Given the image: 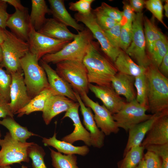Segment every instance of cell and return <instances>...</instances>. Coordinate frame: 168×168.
Masks as SVG:
<instances>
[{"label":"cell","mask_w":168,"mask_h":168,"mask_svg":"<svg viewBox=\"0 0 168 168\" xmlns=\"http://www.w3.org/2000/svg\"><path fill=\"white\" fill-rule=\"evenodd\" d=\"M132 37V23L126 22L122 25L120 37L119 48L125 51L130 45Z\"/></svg>","instance_id":"37"},{"label":"cell","mask_w":168,"mask_h":168,"mask_svg":"<svg viewBox=\"0 0 168 168\" xmlns=\"http://www.w3.org/2000/svg\"><path fill=\"white\" fill-rule=\"evenodd\" d=\"M144 148L147 151L153 152L162 160L161 168H168V143L150 145Z\"/></svg>","instance_id":"39"},{"label":"cell","mask_w":168,"mask_h":168,"mask_svg":"<svg viewBox=\"0 0 168 168\" xmlns=\"http://www.w3.org/2000/svg\"><path fill=\"white\" fill-rule=\"evenodd\" d=\"M94 0H79L69 4V9L82 15L89 14L92 12L91 5Z\"/></svg>","instance_id":"42"},{"label":"cell","mask_w":168,"mask_h":168,"mask_svg":"<svg viewBox=\"0 0 168 168\" xmlns=\"http://www.w3.org/2000/svg\"><path fill=\"white\" fill-rule=\"evenodd\" d=\"M89 89L102 101L112 114L119 111L126 103L115 92L111 85L101 86L89 83Z\"/></svg>","instance_id":"16"},{"label":"cell","mask_w":168,"mask_h":168,"mask_svg":"<svg viewBox=\"0 0 168 168\" xmlns=\"http://www.w3.org/2000/svg\"><path fill=\"white\" fill-rule=\"evenodd\" d=\"M56 71L79 95L89 91L87 72L82 61L66 60L56 64Z\"/></svg>","instance_id":"6"},{"label":"cell","mask_w":168,"mask_h":168,"mask_svg":"<svg viewBox=\"0 0 168 168\" xmlns=\"http://www.w3.org/2000/svg\"><path fill=\"white\" fill-rule=\"evenodd\" d=\"M34 143L19 141L7 132L3 139L0 138V166L29 162L28 149Z\"/></svg>","instance_id":"7"},{"label":"cell","mask_w":168,"mask_h":168,"mask_svg":"<svg viewBox=\"0 0 168 168\" xmlns=\"http://www.w3.org/2000/svg\"><path fill=\"white\" fill-rule=\"evenodd\" d=\"M12 82L10 74L0 65V100L2 103L10 102V89Z\"/></svg>","instance_id":"35"},{"label":"cell","mask_w":168,"mask_h":168,"mask_svg":"<svg viewBox=\"0 0 168 168\" xmlns=\"http://www.w3.org/2000/svg\"><path fill=\"white\" fill-rule=\"evenodd\" d=\"M98 43L93 40L91 42L82 62L86 68L90 83L110 85L118 71L112 62L100 51Z\"/></svg>","instance_id":"1"},{"label":"cell","mask_w":168,"mask_h":168,"mask_svg":"<svg viewBox=\"0 0 168 168\" xmlns=\"http://www.w3.org/2000/svg\"><path fill=\"white\" fill-rule=\"evenodd\" d=\"M145 2L143 0H130L129 1V4L134 12L140 13L142 12L145 5Z\"/></svg>","instance_id":"47"},{"label":"cell","mask_w":168,"mask_h":168,"mask_svg":"<svg viewBox=\"0 0 168 168\" xmlns=\"http://www.w3.org/2000/svg\"><path fill=\"white\" fill-rule=\"evenodd\" d=\"M148 107L140 104L134 99L126 103L116 113L112 114L114 120L118 127L128 132L135 125L150 119L152 114H147Z\"/></svg>","instance_id":"9"},{"label":"cell","mask_w":168,"mask_h":168,"mask_svg":"<svg viewBox=\"0 0 168 168\" xmlns=\"http://www.w3.org/2000/svg\"><path fill=\"white\" fill-rule=\"evenodd\" d=\"M92 12L97 23L104 31L110 29L119 23L98 11L96 8L92 10Z\"/></svg>","instance_id":"40"},{"label":"cell","mask_w":168,"mask_h":168,"mask_svg":"<svg viewBox=\"0 0 168 168\" xmlns=\"http://www.w3.org/2000/svg\"><path fill=\"white\" fill-rule=\"evenodd\" d=\"M145 148L140 145L132 148L118 163L119 168H136L143 158Z\"/></svg>","instance_id":"31"},{"label":"cell","mask_w":168,"mask_h":168,"mask_svg":"<svg viewBox=\"0 0 168 168\" xmlns=\"http://www.w3.org/2000/svg\"><path fill=\"white\" fill-rule=\"evenodd\" d=\"M80 95L85 105L94 112V118L96 124L105 135L119 132V128L112 114L104 105L93 101L86 93Z\"/></svg>","instance_id":"12"},{"label":"cell","mask_w":168,"mask_h":168,"mask_svg":"<svg viewBox=\"0 0 168 168\" xmlns=\"http://www.w3.org/2000/svg\"><path fill=\"white\" fill-rule=\"evenodd\" d=\"M38 31L48 37L63 41H71L76 35L71 32L67 26L54 18L46 19Z\"/></svg>","instance_id":"22"},{"label":"cell","mask_w":168,"mask_h":168,"mask_svg":"<svg viewBox=\"0 0 168 168\" xmlns=\"http://www.w3.org/2000/svg\"><path fill=\"white\" fill-rule=\"evenodd\" d=\"M168 113V111L152 114L148 119L139 123L129 129L127 142L123 152V156L132 147L140 146L153 123L159 117Z\"/></svg>","instance_id":"21"},{"label":"cell","mask_w":168,"mask_h":168,"mask_svg":"<svg viewBox=\"0 0 168 168\" xmlns=\"http://www.w3.org/2000/svg\"><path fill=\"white\" fill-rule=\"evenodd\" d=\"M36 56L28 52L20 60L21 68L28 94L31 99L49 86L46 73Z\"/></svg>","instance_id":"4"},{"label":"cell","mask_w":168,"mask_h":168,"mask_svg":"<svg viewBox=\"0 0 168 168\" xmlns=\"http://www.w3.org/2000/svg\"><path fill=\"white\" fill-rule=\"evenodd\" d=\"M123 3V19L121 21V23L122 25L126 22L132 23L136 17V14L132 9L129 3L124 1Z\"/></svg>","instance_id":"45"},{"label":"cell","mask_w":168,"mask_h":168,"mask_svg":"<svg viewBox=\"0 0 168 168\" xmlns=\"http://www.w3.org/2000/svg\"><path fill=\"white\" fill-rule=\"evenodd\" d=\"M96 9L118 22L122 20V12L117 8L111 6L105 2H102L100 6Z\"/></svg>","instance_id":"41"},{"label":"cell","mask_w":168,"mask_h":168,"mask_svg":"<svg viewBox=\"0 0 168 168\" xmlns=\"http://www.w3.org/2000/svg\"><path fill=\"white\" fill-rule=\"evenodd\" d=\"M28 8L21 10H15L7 21L6 26L12 33L19 38L28 42L30 24Z\"/></svg>","instance_id":"20"},{"label":"cell","mask_w":168,"mask_h":168,"mask_svg":"<svg viewBox=\"0 0 168 168\" xmlns=\"http://www.w3.org/2000/svg\"><path fill=\"white\" fill-rule=\"evenodd\" d=\"M21 167V168H28V167L27 166H25V165L22 166Z\"/></svg>","instance_id":"56"},{"label":"cell","mask_w":168,"mask_h":168,"mask_svg":"<svg viewBox=\"0 0 168 168\" xmlns=\"http://www.w3.org/2000/svg\"><path fill=\"white\" fill-rule=\"evenodd\" d=\"M12 82L10 89V102L8 103L13 114L26 105L31 100L27 92L22 70L10 73Z\"/></svg>","instance_id":"13"},{"label":"cell","mask_w":168,"mask_h":168,"mask_svg":"<svg viewBox=\"0 0 168 168\" xmlns=\"http://www.w3.org/2000/svg\"><path fill=\"white\" fill-rule=\"evenodd\" d=\"M7 3L13 6L15 10H21L25 9L26 7L22 5L20 0H2Z\"/></svg>","instance_id":"50"},{"label":"cell","mask_w":168,"mask_h":168,"mask_svg":"<svg viewBox=\"0 0 168 168\" xmlns=\"http://www.w3.org/2000/svg\"><path fill=\"white\" fill-rule=\"evenodd\" d=\"M93 39L91 31L87 28H85L78 32L73 40L59 51L46 54L41 59L47 63L55 64L66 60L82 61Z\"/></svg>","instance_id":"3"},{"label":"cell","mask_w":168,"mask_h":168,"mask_svg":"<svg viewBox=\"0 0 168 168\" xmlns=\"http://www.w3.org/2000/svg\"><path fill=\"white\" fill-rule=\"evenodd\" d=\"M57 133L54 132L52 137L43 138L42 142L45 146H50L55 148L58 152L65 155L78 154L85 156L89 152L88 146L84 145L76 146L68 142L58 140Z\"/></svg>","instance_id":"25"},{"label":"cell","mask_w":168,"mask_h":168,"mask_svg":"<svg viewBox=\"0 0 168 168\" xmlns=\"http://www.w3.org/2000/svg\"><path fill=\"white\" fill-rule=\"evenodd\" d=\"M136 168H146L145 161L143 159L141 160Z\"/></svg>","instance_id":"53"},{"label":"cell","mask_w":168,"mask_h":168,"mask_svg":"<svg viewBox=\"0 0 168 168\" xmlns=\"http://www.w3.org/2000/svg\"><path fill=\"white\" fill-rule=\"evenodd\" d=\"M168 52V41L165 37L154 43L151 52L148 55L151 63L158 68L163 57Z\"/></svg>","instance_id":"33"},{"label":"cell","mask_w":168,"mask_h":168,"mask_svg":"<svg viewBox=\"0 0 168 168\" xmlns=\"http://www.w3.org/2000/svg\"><path fill=\"white\" fill-rule=\"evenodd\" d=\"M0 168H12L10 165H6L4 166H0Z\"/></svg>","instance_id":"55"},{"label":"cell","mask_w":168,"mask_h":168,"mask_svg":"<svg viewBox=\"0 0 168 168\" xmlns=\"http://www.w3.org/2000/svg\"><path fill=\"white\" fill-rule=\"evenodd\" d=\"M75 102L67 97L60 95H53L49 97L45 102L42 111V117L45 124H49L54 118L67 111Z\"/></svg>","instance_id":"19"},{"label":"cell","mask_w":168,"mask_h":168,"mask_svg":"<svg viewBox=\"0 0 168 168\" xmlns=\"http://www.w3.org/2000/svg\"><path fill=\"white\" fill-rule=\"evenodd\" d=\"M134 80V77L118 72L112 78L111 85L119 95L124 96L127 102H129L136 99Z\"/></svg>","instance_id":"24"},{"label":"cell","mask_w":168,"mask_h":168,"mask_svg":"<svg viewBox=\"0 0 168 168\" xmlns=\"http://www.w3.org/2000/svg\"><path fill=\"white\" fill-rule=\"evenodd\" d=\"M52 164L54 168H79L75 154H63L49 148Z\"/></svg>","instance_id":"32"},{"label":"cell","mask_w":168,"mask_h":168,"mask_svg":"<svg viewBox=\"0 0 168 168\" xmlns=\"http://www.w3.org/2000/svg\"><path fill=\"white\" fill-rule=\"evenodd\" d=\"M74 91L77 102L80 105L84 125L90 134L91 145L95 147L101 148L104 145L105 135L97 126L91 109L86 107L79 94Z\"/></svg>","instance_id":"15"},{"label":"cell","mask_w":168,"mask_h":168,"mask_svg":"<svg viewBox=\"0 0 168 168\" xmlns=\"http://www.w3.org/2000/svg\"><path fill=\"white\" fill-rule=\"evenodd\" d=\"M28 154L33 168H47L44 159L46 153L41 147L34 143L29 147Z\"/></svg>","instance_id":"36"},{"label":"cell","mask_w":168,"mask_h":168,"mask_svg":"<svg viewBox=\"0 0 168 168\" xmlns=\"http://www.w3.org/2000/svg\"><path fill=\"white\" fill-rule=\"evenodd\" d=\"M7 3L2 0L0 2V28L6 30V23L10 14L7 12Z\"/></svg>","instance_id":"46"},{"label":"cell","mask_w":168,"mask_h":168,"mask_svg":"<svg viewBox=\"0 0 168 168\" xmlns=\"http://www.w3.org/2000/svg\"><path fill=\"white\" fill-rule=\"evenodd\" d=\"M168 143V113L159 117L147 131L141 146L144 148L151 145Z\"/></svg>","instance_id":"17"},{"label":"cell","mask_w":168,"mask_h":168,"mask_svg":"<svg viewBox=\"0 0 168 168\" xmlns=\"http://www.w3.org/2000/svg\"><path fill=\"white\" fill-rule=\"evenodd\" d=\"M2 1V0H0V2H1Z\"/></svg>","instance_id":"59"},{"label":"cell","mask_w":168,"mask_h":168,"mask_svg":"<svg viewBox=\"0 0 168 168\" xmlns=\"http://www.w3.org/2000/svg\"><path fill=\"white\" fill-rule=\"evenodd\" d=\"M40 62L46 73L49 86L56 95L65 96L74 102H77L75 91L71 86L59 76L48 63L41 59H40Z\"/></svg>","instance_id":"18"},{"label":"cell","mask_w":168,"mask_h":168,"mask_svg":"<svg viewBox=\"0 0 168 168\" xmlns=\"http://www.w3.org/2000/svg\"><path fill=\"white\" fill-rule=\"evenodd\" d=\"M31 10L29 15L31 26L36 31L39 30L44 23L45 15L50 14V10L44 0H31Z\"/></svg>","instance_id":"28"},{"label":"cell","mask_w":168,"mask_h":168,"mask_svg":"<svg viewBox=\"0 0 168 168\" xmlns=\"http://www.w3.org/2000/svg\"><path fill=\"white\" fill-rule=\"evenodd\" d=\"M1 136H2V135H1V131H0V138H1Z\"/></svg>","instance_id":"57"},{"label":"cell","mask_w":168,"mask_h":168,"mask_svg":"<svg viewBox=\"0 0 168 168\" xmlns=\"http://www.w3.org/2000/svg\"><path fill=\"white\" fill-rule=\"evenodd\" d=\"M6 36L1 44L2 59L0 64L10 74L22 70L21 59L29 52V44L16 36L11 32L6 30Z\"/></svg>","instance_id":"5"},{"label":"cell","mask_w":168,"mask_h":168,"mask_svg":"<svg viewBox=\"0 0 168 168\" xmlns=\"http://www.w3.org/2000/svg\"><path fill=\"white\" fill-rule=\"evenodd\" d=\"M8 103L0 104V118H4L7 116L13 118L14 114L12 112Z\"/></svg>","instance_id":"48"},{"label":"cell","mask_w":168,"mask_h":168,"mask_svg":"<svg viewBox=\"0 0 168 168\" xmlns=\"http://www.w3.org/2000/svg\"><path fill=\"white\" fill-rule=\"evenodd\" d=\"M114 63L118 72L134 77L145 73L147 69L135 63L125 51L122 50Z\"/></svg>","instance_id":"26"},{"label":"cell","mask_w":168,"mask_h":168,"mask_svg":"<svg viewBox=\"0 0 168 168\" xmlns=\"http://www.w3.org/2000/svg\"><path fill=\"white\" fill-rule=\"evenodd\" d=\"M6 30H4L0 28V44L3 42L6 37Z\"/></svg>","instance_id":"51"},{"label":"cell","mask_w":168,"mask_h":168,"mask_svg":"<svg viewBox=\"0 0 168 168\" xmlns=\"http://www.w3.org/2000/svg\"><path fill=\"white\" fill-rule=\"evenodd\" d=\"M148 110L152 114L168 111V79L151 63L145 73Z\"/></svg>","instance_id":"2"},{"label":"cell","mask_w":168,"mask_h":168,"mask_svg":"<svg viewBox=\"0 0 168 168\" xmlns=\"http://www.w3.org/2000/svg\"><path fill=\"white\" fill-rule=\"evenodd\" d=\"M122 25L121 22H119L112 28L105 31L111 44L118 49H120L119 44Z\"/></svg>","instance_id":"43"},{"label":"cell","mask_w":168,"mask_h":168,"mask_svg":"<svg viewBox=\"0 0 168 168\" xmlns=\"http://www.w3.org/2000/svg\"><path fill=\"white\" fill-rule=\"evenodd\" d=\"M154 21V16L151 19L146 16L143 17V30L148 55L151 52L154 43L166 37L156 26Z\"/></svg>","instance_id":"29"},{"label":"cell","mask_w":168,"mask_h":168,"mask_svg":"<svg viewBox=\"0 0 168 168\" xmlns=\"http://www.w3.org/2000/svg\"><path fill=\"white\" fill-rule=\"evenodd\" d=\"M74 16L77 22H82L89 30L93 38L96 39L100 44L102 51L112 62L114 63L121 49H116L111 44L105 31L97 23L92 12L86 15L76 13L74 14Z\"/></svg>","instance_id":"11"},{"label":"cell","mask_w":168,"mask_h":168,"mask_svg":"<svg viewBox=\"0 0 168 168\" xmlns=\"http://www.w3.org/2000/svg\"><path fill=\"white\" fill-rule=\"evenodd\" d=\"M145 6L147 9L153 14L164 26L168 28L163 21V6L162 1L160 0H148L145 1Z\"/></svg>","instance_id":"38"},{"label":"cell","mask_w":168,"mask_h":168,"mask_svg":"<svg viewBox=\"0 0 168 168\" xmlns=\"http://www.w3.org/2000/svg\"><path fill=\"white\" fill-rule=\"evenodd\" d=\"M158 69L160 72L167 78L168 76V52L163 57Z\"/></svg>","instance_id":"49"},{"label":"cell","mask_w":168,"mask_h":168,"mask_svg":"<svg viewBox=\"0 0 168 168\" xmlns=\"http://www.w3.org/2000/svg\"><path fill=\"white\" fill-rule=\"evenodd\" d=\"M145 73L135 77L134 86L137 90L136 100L141 105L148 107L147 85Z\"/></svg>","instance_id":"34"},{"label":"cell","mask_w":168,"mask_h":168,"mask_svg":"<svg viewBox=\"0 0 168 168\" xmlns=\"http://www.w3.org/2000/svg\"><path fill=\"white\" fill-rule=\"evenodd\" d=\"M50 12L53 18L66 26L72 27L78 32L84 29L82 25L79 24L72 17L66 8L63 0H49Z\"/></svg>","instance_id":"23"},{"label":"cell","mask_w":168,"mask_h":168,"mask_svg":"<svg viewBox=\"0 0 168 168\" xmlns=\"http://www.w3.org/2000/svg\"><path fill=\"white\" fill-rule=\"evenodd\" d=\"M70 41L60 40L45 36L35 30L30 25L28 43L29 52L39 60L45 55L56 53Z\"/></svg>","instance_id":"10"},{"label":"cell","mask_w":168,"mask_h":168,"mask_svg":"<svg viewBox=\"0 0 168 168\" xmlns=\"http://www.w3.org/2000/svg\"><path fill=\"white\" fill-rule=\"evenodd\" d=\"M80 105L78 102L70 108L62 119L68 117L72 121L74 128L73 132L63 138L61 140L72 144L78 141H82L88 147L91 146L90 134L82 124L78 113Z\"/></svg>","instance_id":"14"},{"label":"cell","mask_w":168,"mask_h":168,"mask_svg":"<svg viewBox=\"0 0 168 168\" xmlns=\"http://www.w3.org/2000/svg\"><path fill=\"white\" fill-rule=\"evenodd\" d=\"M1 103H2V102L1 100H0V104H1Z\"/></svg>","instance_id":"58"},{"label":"cell","mask_w":168,"mask_h":168,"mask_svg":"<svg viewBox=\"0 0 168 168\" xmlns=\"http://www.w3.org/2000/svg\"><path fill=\"white\" fill-rule=\"evenodd\" d=\"M165 4L163 8L165 10V15L167 17H168V1L165 0Z\"/></svg>","instance_id":"52"},{"label":"cell","mask_w":168,"mask_h":168,"mask_svg":"<svg viewBox=\"0 0 168 168\" xmlns=\"http://www.w3.org/2000/svg\"><path fill=\"white\" fill-rule=\"evenodd\" d=\"M0 124L6 127L12 136L16 140L22 142H26L30 137L38 136L30 131L27 128L20 125L13 118L8 117L0 120Z\"/></svg>","instance_id":"30"},{"label":"cell","mask_w":168,"mask_h":168,"mask_svg":"<svg viewBox=\"0 0 168 168\" xmlns=\"http://www.w3.org/2000/svg\"><path fill=\"white\" fill-rule=\"evenodd\" d=\"M142 12L137 13L132 22L131 42L125 51L139 65L147 68L151 63L146 52V44L143 28Z\"/></svg>","instance_id":"8"},{"label":"cell","mask_w":168,"mask_h":168,"mask_svg":"<svg viewBox=\"0 0 168 168\" xmlns=\"http://www.w3.org/2000/svg\"><path fill=\"white\" fill-rule=\"evenodd\" d=\"M143 158L146 168H161V159L153 152L147 150Z\"/></svg>","instance_id":"44"},{"label":"cell","mask_w":168,"mask_h":168,"mask_svg":"<svg viewBox=\"0 0 168 168\" xmlns=\"http://www.w3.org/2000/svg\"><path fill=\"white\" fill-rule=\"evenodd\" d=\"M56 95L54 90L50 87L45 89L33 98L25 107L17 111L15 114L18 117L38 111H43L47 100L50 97Z\"/></svg>","instance_id":"27"},{"label":"cell","mask_w":168,"mask_h":168,"mask_svg":"<svg viewBox=\"0 0 168 168\" xmlns=\"http://www.w3.org/2000/svg\"><path fill=\"white\" fill-rule=\"evenodd\" d=\"M2 59V47L0 44V64L1 63Z\"/></svg>","instance_id":"54"}]
</instances>
